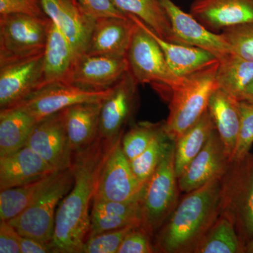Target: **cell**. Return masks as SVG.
I'll list each match as a JSON object with an SVG mask.
<instances>
[{"instance_id":"1","label":"cell","mask_w":253,"mask_h":253,"mask_svg":"<svg viewBox=\"0 0 253 253\" xmlns=\"http://www.w3.org/2000/svg\"><path fill=\"white\" fill-rule=\"evenodd\" d=\"M121 139L111 141L99 136L90 146L73 153L71 168L74 183L56 210L50 244L53 253H81L89 236V208L97 191L100 176L111 151Z\"/></svg>"},{"instance_id":"2","label":"cell","mask_w":253,"mask_h":253,"mask_svg":"<svg viewBox=\"0 0 253 253\" xmlns=\"http://www.w3.org/2000/svg\"><path fill=\"white\" fill-rule=\"evenodd\" d=\"M221 179L184 194L155 234L156 253H195L220 215Z\"/></svg>"},{"instance_id":"3","label":"cell","mask_w":253,"mask_h":253,"mask_svg":"<svg viewBox=\"0 0 253 253\" xmlns=\"http://www.w3.org/2000/svg\"><path fill=\"white\" fill-rule=\"evenodd\" d=\"M217 66L218 61L182 77L168 93L169 115L165 121V131L171 140H176L208 111L211 96L218 88Z\"/></svg>"},{"instance_id":"4","label":"cell","mask_w":253,"mask_h":253,"mask_svg":"<svg viewBox=\"0 0 253 253\" xmlns=\"http://www.w3.org/2000/svg\"><path fill=\"white\" fill-rule=\"evenodd\" d=\"M220 214L232 221L245 250L253 239V154L231 161L221 177Z\"/></svg>"},{"instance_id":"5","label":"cell","mask_w":253,"mask_h":253,"mask_svg":"<svg viewBox=\"0 0 253 253\" xmlns=\"http://www.w3.org/2000/svg\"><path fill=\"white\" fill-rule=\"evenodd\" d=\"M180 192L174 163V141H172L141 194V226L153 239L175 208Z\"/></svg>"},{"instance_id":"6","label":"cell","mask_w":253,"mask_h":253,"mask_svg":"<svg viewBox=\"0 0 253 253\" xmlns=\"http://www.w3.org/2000/svg\"><path fill=\"white\" fill-rule=\"evenodd\" d=\"M74 183L71 168L60 171L39 197L9 223L21 235L51 244L56 210Z\"/></svg>"},{"instance_id":"7","label":"cell","mask_w":253,"mask_h":253,"mask_svg":"<svg viewBox=\"0 0 253 253\" xmlns=\"http://www.w3.org/2000/svg\"><path fill=\"white\" fill-rule=\"evenodd\" d=\"M126 59L129 73L136 81L151 84L161 94L169 93L182 80L168 66L156 40L136 23Z\"/></svg>"},{"instance_id":"8","label":"cell","mask_w":253,"mask_h":253,"mask_svg":"<svg viewBox=\"0 0 253 253\" xmlns=\"http://www.w3.org/2000/svg\"><path fill=\"white\" fill-rule=\"evenodd\" d=\"M51 20L29 15L0 16V61L44 52Z\"/></svg>"},{"instance_id":"9","label":"cell","mask_w":253,"mask_h":253,"mask_svg":"<svg viewBox=\"0 0 253 253\" xmlns=\"http://www.w3.org/2000/svg\"><path fill=\"white\" fill-rule=\"evenodd\" d=\"M111 91L112 87L104 91H93L68 83H51L33 91L11 107L24 110L38 122L73 105L101 102L109 96Z\"/></svg>"},{"instance_id":"10","label":"cell","mask_w":253,"mask_h":253,"mask_svg":"<svg viewBox=\"0 0 253 253\" xmlns=\"http://www.w3.org/2000/svg\"><path fill=\"white\" fill-rule=\"evenodd\" d=\"M44 52L0 61V108L11 107L42 86Z\"/></svg>"},{"instance_id":"11","label":"cell","mask_w":253,"mask_h":253,"mask_svg":"<svg viewBox=\"0 0 253 253\" xmlns=\"http://www.w3.org/2000/svg\"><path fill=\"white\" fill-rule=\"evenodd\" d=\"M139 83L129 71L125 73L102 102L99 136L116 141L124 134L126 125L134 116L139 100Z\"/></svg>"},{"instance_id":"12","label":"cell","mask_w":253,"mask_h":253,"mask_svg":"<svg viewBox=\"0 0 253 253\" xmlns=\"http://www.w3.org/2000/svg\"><path fill=\"white\" fill-rule=\"evenodd\" d=\"M26 146L56 170L71 168L73 153L63 126L61 111L38 121L28 136Z\"/></svg>"},{"instance_id":"13","label":"cell","mask_w":253,"mask_h":253,"mask_svg":"<svg viewBox=\"0 0 253 253\" xmlns=\"http://www.w3.org/2000/svg\"><path fill=\"white\" fill-rule=\"evenodd\" d=\"M121 141L122 138L105 163L94 197L116 202H128L141 197L144 186L134 175L123 152Z\"/></svg>"},{"instance_id":"14","label":"cell","mask_w":253,"mask_h":253,"mask_svg":"<svg viewBox=\"0 0 253 253\" xmlns=\"http://www.w3.org/2000/svg\"><path fill=\"white\" fill-rule=\"evenodd\" d=\"M170 21L174 42L209 51L218 60L231 52L221 33L210 31L190 13L183 11L172 0H161Z\"/></svg>"},{"instance_id":"15","label":"cell","mask_w":253,"mask_h":253,"mask_svg":"<svg viewBox=\"0 0 253 253\" xmlns=\"http://www.w3.org/2000/svg\"><path fill=\"white\" fill-rule=\"evenodd\" d=\"M46 16L71 43L77 58L86 52L95 20L78 0H40Z\"/></svg>"},{"instance_id":"16","label":"cell","mask_w":253,"mask_h":253,"mask_svg":"<svg viewBox=\"0 0 253 253\" xmlns=\"http://www.w3.org/2000/svg\"><path fill=\"white\" fill-rule=\"evenodd\" d=\"M230 163V158L215 129L199 154L178 178L179 190L186 194L212 179H221Z\"/></svg>"},{"instance_id":"17","label":"cell","mask_w":253,"mask_h":253,"mask_svg":"<svg viewBox=\"0 0 253 253\" xmlns=\"http://www.w3.org/2000/svg\"><path fill=\"white\" fill-rule=\"evenodd\" d=\"M128 71L126 58L84 53L76 60L71 83L89 90H106L113 87Z\"/></svg>"},{"instance_id":"18","label":"cell","mask_w":253,"mask_h":253,"mask_svg":"<svg viewBox=\"0 0 253 253\" xmlns=\"http://www.w3.org/2000/svg\"><path fill=\"white\" fill-rule=\"evenodd\" d=\"M189 13L210 31L253 23V0H194Z\"/></svg>"},{"instance_id":"19","label":"cell","mask_w":253,"mask_h":253,"mask_svg":"<svg viewBox=\"0 0 253 253\" xmlns=\"http://www.w3.org/2000/svg\"><path fill=\"white\" fill-rule=\"evenodd\" d=\"M135 27L128 16L97 18L85 54L126 58Z\"/></svg>"},{"instance_id":"20","label":"cell","mask_w":253,"mask_h":253,"mask_svg":"<svg viewBox=\"0 0 253 253\" xmlns=\"http://www.w3.org/2000/svg\"><path fill=\"white\" fill-rule=\"evenodd\" d=\"M56 172L33 150L24 146L0 157V190L24 185Z\"/></svg>"},{"instance_id":"21","label":"cell","mask_w":253,"mask_h":253,"mask_svg":"<svg viewBox=\"0 0 253 253\" xmlns=\"http://www.w3.org/2000/svg\"><path fill=\"white\" fill-rule=\"evenodd\" d=\"M76 60L71 43L51 21L44 50L42 86L55 83L72 84Z\"/></svg>"},{"instance_id":"22","label":"cell","mask_w":253,"mask_h":253,"mask_svg":"<svg viewBox=\"0 0 253 253\" xmlns=\"http://www.w3.org/2000/svg\"><path fill=\"white\" fill-rule=\"evenodd\" d=\"M102 102H84L61 111L63 126L73 153L85 149L99 136Z\"/></svg>"},{"instance_id":"23","label":"cell","mask_w":253,"mask_h":253,"mask_svg":"<svg viewBox=\"0 0 253 253\" xmlns=\"http://www.w3.org/2000/svg\"><path fill=\"white\" fill-rule=\"evenodd\" d=\"M126 15L156 40L162 49L168 66L179 77L196 72L218 61L215 56L206 50L163 39L139 18L134 15Z\"/></svg>"},{"instance_id":"24","label":"cell","mask_w":253,"mask_h":253,"mask_svg":"<svg viewBox=\"0 0 253 253\" xmlns=\"http://www.w3.org/2000/svg\"><path fill=\"white\" fill-rule=\"evenodd\" d=\"M208 110L231 162L239 136V101L217 88L211 96Z\"/></svg>"},{"instance_id":"25","label":"cell","mask_w":253,"mask_h":253,"mask_svg":"<svg viewBox=\"0 0 253 253\" xmlns=\"http://www.w3.org/2000/svg\"><path fill=\"white\" fill-rule=\"evenodd\" d=\"M38 121L24 110L10 107L0 111V157L18 151Z\"/></svg>"},{"instance_id":"26","label":"cell","mask_w":253,"mask_h":253,"mask_svg":"<svg viewBox=\"0 0 253 253\" xmlns=\"http://www.w3.org/2000/svg\"><path fill=\"white\" fill-rule=\"evenodd\" d=\"M214 130V122L208 110L194 126L174 141V163L178 178L199 154Z\"/></svg>"},{"instance_id":"27","label":"cell","mask_w":253,"mask_h":253,"mask_svg":"<svg viewBox=\"0 0 253 253\" xmlns=\"http://www.w3.org/2000/svg\"><path fill=\"white\" fill-rule=\"evenodd\" d=\"M216 81L219 89L238 100L253 83V62L229 53L218 60Z\"/></svg>"},{"instance_id":"28","label":"cell","mask_w":253,"mask_h":253,"mask_svg":"<svg viewBox=\"0 0 253 253\" xmlns=\"http://www.w3.org/2000/svg\"><path fill=\"white\" fill-rule=\"evenodd\" d=\"M126 14L139 18L163 39L174 42L172 26L161 0H112Z\"/></svg>"},{"instance_id":"29","label":"cell","mask_w":253,"mask_h":253,"mask_svg":"<svg viewBox=\"0 0 253 253\" xmlns=\"http://www.w3.org/2000/svg\"><path fill=\"white\" fill-rule=\"evenodd\" d=\"M60 171L24 185L1 190L0 219L9 221L33 204L46 188L56 179Z\"/></svg>"},{"instance_id":"30","label":"cell","mask_w":253,"mask_h":253,"mask_svg":"<svg viewBox=\"0 0 253 253\" xmlns=\"http://www.w3.org/2000/svg\"><path fill=\"white\" fill-rule=\"evenodd\" d=\"M195 253H245V250L232 221L220 214Z\"/></svg>"},{"instance_id":"31","label":"cell","mask_w":253,"mask_h":253,"mask_svg":"<svg viewBox=\"0 0 253 253\" xmlns=\"http://www.w3.org/2000/svg\"><path fill=\"white\" fill-rule=\"evenodd\" d=\"M172 141L168 137L164 128L144 152L129 161L134 175L143 186L152 175Z\"/></svg>"},{"instance_id":"32","label":"cell","mask_w":253,"mask_h":253,"mask_svg":"<svg viewBox=\"0 0 253 253\" xmlns=\"http://www.w3.org/2000/svg\"><path fill=\"white\" fill-rule=\"evenodd\" d=\"M165 121L151 123L145 121L134 125L124 133L121 141L123 152L129 161L139 156L163 130Z\"/></svg>"},{"instance_id":"33","label":"cell","mask_w":253,"mask_h":253,"mask_svg":"<svg viewBox=\"0 0 253 253\" xmlns=\"http://www.w3.org/2000/svg\"><path fill=\"white\" fill-rule=\"evenodd\" d=\"M231 52L253 62V23H244L221 32Z\"/></svg>"},{"instance_id":"34","label":"cell","mask_w":253,"mask_h":253,"mask_svg":"<svg viewBox=\"0 0 253 253\" xmlns=\"http://www.w3.org/2000/svg\"><path fill=\"white\" fill-rule=\"evenodd\" d=\"M135 226H126L122 229L106 231L91 236L84 242L81 253H118L123 240Z\"/></svg>"},{"instance_id":"35","label":"cell","mask_w":253,"mask_h":253,"mask_svg":"<svg viewBox=\"0 0 253 253\" xmlns=\"http://www.w3.org/2000/svg\"><path fill=\"white\" fill-rule=\"evenodd\" d=\"M240 128L232 161L239 160L251 153L253 145V102L239 101Z\"/></svg>"},{"instance_id":"36","label":"cell","mask_w":253,"mask_h":253,"mask_svg":"<svg viewBox=\"0 0 253 253\" xmlns=\"http://www.w3.org/2000/svg\"><path fill=\"white\" fill-rule=\"evenodd\" d=\"M141 219L139 217L106 214L91 211L90 227L88 238L106 231L122 229L126 226H141Z\"/></svg>"},{"instance_id":"37","label":"cell","mask_w":253,"mask_h":253,"mask_svg":"<svg viewBox=\"0 0 253 253\" xmlns=\"http://www.w3.org/2000/svg\"><path fill=\"white\" fill-rule=\"evenodd\" d=\"M156 253L154 239L141 226H135L126 236L118 253Z\"/></svg>"},{"instance_id":"38","label":"cell","mask_w":253,"mask_h":253,"mask_svg":"<svg viewBox=\"0 0 253 253\" xmlns=\"http://www.w3.org/2000/svg\"><path fill=\"white\" fill-rule=\"evenodd\" d=\"M13 14L47 17L40 0H0V16Z\"/></svg>"},{"instance_id":"39","label":"cell","mask_w":253,"mask_h":253,"mask_svg":"<svg viewBox=\"0 0 253 253\" xmlns=\"http://www.w3.org/2000/svg\"><path fill=\"white\" fill-rule=\"evenodd\" d=\"M88 16L94 20L103 17H127L118 9L112 0H78Z\"/></svg>"},{"instance_id":"40","label":"cell","mask_w":253,"mask_h":253,"mask_svg":"<svg viewBox=\"0 0 253 253\" xmlns=\"http://www.w3.org/2000/svg\"><path fill=\"white\" fill-rule=\"evenodd\" d=\"M19 233L15 229L9 221L1 220L0 223V253H21L19 241Z\"/></svg>"},{"instance_id":"41","label":"cell","mask_w":253,"mask_h":253,"mask_svg":"<svg viewBox=\"0 0 253 253\" xmlns=\"http://www.w3.org/2000/svg\"><path fill=\"white\" fill-rule=\"evenodd\" d=\"M21 253H53L51 246L38 240L23 236H18Z\"/></svg>"},{"instance_id":"42","label":"cell","mask_w":253,"mask_h":253,"mask_svg":"<svg viewBox=\"0 0 253 253\" xmlns=\"http://www.w3.org/2000/svg\"><path fill=\"white\" fill-rule=\"evenodd\" d=\"M239 101H246L253 102V83L248 86L247 89L241 95Z\"/></svg>"},{"instance_id":"43","label":"cell","mask_w":253,"mask_h":253,"mask_svg":"<svg viewBox=\"0 0 253 253\" xmlns=\"http://www.w3.org/2000/svg\"><path fill=\"white\" fill-rule=\"evenodd\" d=\"M245 253H253V239L246 246Z\"/></svg>"}]
</instances>
